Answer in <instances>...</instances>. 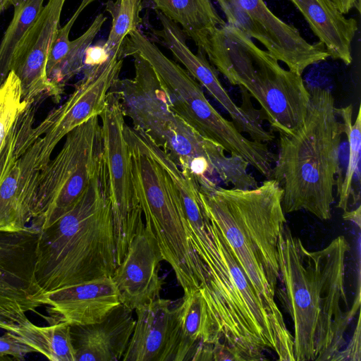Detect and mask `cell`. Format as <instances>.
I'll list each match as a JSON object with an SVG mask.
<instances>
[{"label":"cell","mask_w":361,"mask_h":361,"mask_svg":"<svg viewBox=\"0 0 361 361\" xmlns=\"http://www.w3.org/2000/svg\"><path fill=\"white\" fill-rule=\"evenodd\" d=\"M107 18L99 13L87 30L77 39L71 41L67 54L56 69L48 78L61 99L68 81L82 72L87 49L92 45Z\"/></svg>","instance_id":"27"},{"label":"cell","mask_w":361,"mask_h":361,"mask_svg":"<svg viewBox=\"0 0 361 361\" xmlns=\"http://www.w3.org/2000/svg\"><path fill=\"white\" fill-rule=\"evenodd\" d=\"M190 238L202 264L201 290L224 343L238 350L262 340L259 296L203 208L186 214Z\"/></svg>","instance_id":"6"},{"label":"cell","mask_w":361,"mask_h":361,"mask_svg":"<svg viewBox=\"0 0 361 361\" xmlns=\"http://www.w3.org/2000/svg\"><path fill=\"white\" fill-rule=\"evenodd\" d=\"M123 61V59H109L102 65L84 68L82 78L68 98L35 127L38 136L31 145V150L37 173L49 162L63 137L90 118L99 116L111 88L119 79Z\"/></svg>","instance_id":"11"},{"label":"cell","mask_w":361,"mask_h":361,"mask_svg":"<svg viewBox=\"0 0 361 361\" xmlns=\"http://www.w3.org/2000/svg\"><path fill=\"white\" fill-rule=\"evenodd\" d=\"M57 154L40 171L30 226L44 230L70 211L104 171L99 116L71 131Z\"/></svg>","instance_id":"9"},{"label":"cell","mask_w":361,"mask_h":361,"mask_svg":"<svg viewBox=\"0 0 361 361\" xmlns=\"http://www.w3.org/2000/svg\"><path fill=\"white\" fill-rule=\"evenodd\" d=\"M133 312L120 304L101 322L71 326L76 361L121 360L135 324Z\"/></svg>","instance_id":"19"},{"label":"cell","mask_w":361,"mask_h":361,"mask_svg":"<svg viewBox=\"0 0 361 361\" xmlns=\"http://www.w3.org/2000/svg\"><path fill=\"white\" fill-rule=\"evenodd\" d=\"M15 0H0V14L10 5H13Z\"/></svg>","instance_id":"33"},{"label":"cell","mask_w":361,"mask_h":361,"mask_svg":"<svg viewBox=\"0 0 361 361\" xmlns=\"http://www.w3.org/2000/svg\"><path fill=\"white\" fill-rule=\"evenodd\" d=\"M0 329L49 360L76 361L71 326L67 324L40 326L26 317L18 322L0 320Z\"/></svg>","instance_id":"24"},{"label":"cell","mask_w":361,"mask_h":361,"mask_svg":"<svg viewBox=\"0 0 361 361\" xmlns=\"http://www.w3.org/2000/svg\"><path fill=\"white\" fill-rule=\"evenodd\" d=\"M350 245L339 235L310 251L286 224L279 238L280 276L276 295L294 327L295 361H336L360 307V290L349 308L345 288Z\"/></svg>","instance_id":"1"},{"label":"cell","mask_w":361,"mask_h":361,"mask_svg":"<svg viewBox=\"0 0 361 361\" xmlns=\"http://www.w3.org/2000/svg\"><path fill=\"white\" fill-rule=\"evenodd\" d=\"M216 1L228 24L259 41L276 59L298 75L329 57L321 42H307L295 27L276 16L264 0Z\"/></svg>","instance_id":"12"},{"label":"cell","mask_w":361,"mask_h":361,"mask_svg":"<svg viewBox=\"0 0 361 361\" xmlns=\"http://www.w3.org/2000/svg\"><path fill=\"white\" fill-rule=\"evenodd\" d=\"M66 0H48L25 35L13 61L11 71L18 77L23 100L27 103L51 97L61 101L47 75L49 51L60 28Z\"/></svg>","instance_id":"15"},{"label":"cell","mask_w":361,"mask_h":361,"mask_svg":"<svg viewBox=\"0 0 361 361\" xmlns=\"http://www.w3.org/2000/svg\"><path fill=\"white\" fill-rule=\"evenodd\" d=\"M338 360H360V316H358L355 332L344 349L341 351Z\"/></svg>","instance_id":"31"},{"label":"cell","mask_w":361,"mask_h":361,"mask_svg":"<svg viewBox=\"0 0 361 361\" xmlns=\"http://www.w3.org/2000/svg\"><path fill=\"white\" fill-rule=\"evenodd\" d=\"M34 135V133H32V135ZM29 144H30V143L27 144V145H29ZM27 145H26V146H27ZM24 151H25V150H24ZM23 158H24V157H23ZM24 159H25V161L28 164V162L26 161V159H25V158H24ZM29 165H30V164H29ZM31 168H32V166H31ZM33 171H34V170H33Z\"/></svg>","instance_id":"36"},{"label":"cell","mask_w":361,"mask_h":361,"mask_svg":"<svg viewBox=\"0 0 361 361\" xmlns=\"http://www.w3.org/2000/svg\"><path fill=\"white\" fill-rule=\"evenodd\" d=\"M135 53L151 64L169 94L173 110L189 126L221 146L230 155L246 161L260 173L269 169L274 154L267 145L247 138L233 121L221 116L209 103L200 84L139 29L131 32L126 39L122 57Z\"/></svg>","instance_id":"8"},{"label":"cell","mask_w":361,"mask_h":361,"mask_svg":"<svg viewBox=\"0 0 361 361\" xmlns=\"http://www.w3.org/2000/svg\"><path fill=\"white\" fill-rule=\"evenodd\" d=\"M162 260L156 240L145 226L132 240L111 277L121 304L135 311L160 298L163 281L159 271Z\"/></svg>","instance_id":"17"},{"label":"cell","mask_w":361,"mask_h":361,"mask_svg":"<svg viewBox=\"0 0 361 361\" xmlns=\"http://www.w3.org/2000/svg\"><path fill=\"white\" fill-rule=\"evenodd\" d=\"M42 303L48 324L79 326L101 322L121 301L112 278L104 277L44 292Z\"/></svg>","instance_id":"16"},{"label":"cell","mask_w":361,"mask_h":361,"mask_svg":"<svg viewBox=\"0 0 361 361\" xmlns=\"http://www.w3.org/2000/svg\"><path fill=\"white\" fill-rule=\"evenodd\" d=\"M223 339L200 289L174 305L166 361H200L205 349Z\"/></svg>","instance_id":"18"},{"label":"cell","mask_w":361,"mask_h":361,"mask_svg":"<svg viewBox=\"0 0 361 361\" xmlns=\"http://www.w3.org/2000/svg\"><path fill=\"white\" fill-rule=\"evenodd\" d=\"M44 0H15L13 18L0 44V87L11 71L16 54L44 7Z\"/></svg>","instance_id":"25"},{"label":"cell","mask_w":361,"mask_h":361,"mask_svg":"<svg viewBox=\"0 0 361 361\" xmlns=\"http://www.w3.org/2000/svg\"><path fill=\"white\" fill-rule=\"evenodd\" d=\"M19 155L12 127L0 152V231L3 232L22 231L32 220L20 198Z\"/></svg>","instance_id":"23"},{"label":"cell","mask_w":361,"mask_h":361,"mask_svg":"<svg viewBox=\"0 0 361 361\" xmlns=\"http://www.w3.org/2000/svg\"><path fill=\"white\" fill-rule=\"evenodd\" d=\"M143 8L152 6L150 0H142Z\"/></svg>","instance_id":"34"},{"label":"cell","mask_w":361,"mask_h":361,"mask_svg":"<svg viewBox=\"0 0 361 361\" xmlns=\"http://www.w3.org/2000/svg\"><path fill=\"white\" fill-rule=\"evenodd\" d=\"M33 137L36 138V137H35L34 135H33V136H32V138H33ZM31 141H32V140H31ZM28 145H27V146H26V147H27ZM25 149H26V148H25ZM24 152H25V151H24ZM23 157H25V159L27 160V161L29 163V164L32 166V165L30 164V161H29L27 160V159L24 156V152H23ZM32 169H33V168H32ZM37 176H38V175H37Z\"/></svg>","instance_id":"35"},{"label":"cell","mask_w":361,"mask_h":361,"mask_svg":"<svg viewBox=\"0 0 361 361\" xmlns=\"http://www.w3.org/2000/svg\"><path fill=\"white\" fill-rule=\"evenodd\" d=\"M173 302L159 298L135 310L134 330L123 361H166L173 322Z\"/></svg>","instance_id":"20"},{"label":"cell","mask_w":361,"mask_h":361,"mask_svg":"<svg viewBox=\"0 0 361 361\" xmlns=\"http://www.w3.org/2000/svg\"><path fill=\"white\" fill-rule=\"evenodd\" d=\"M26 105L22 99L20 80L11 71L0 87V152L15 121Z\"/></svg>","instance_id":"29"},{"label":"cell","mask_w":361,"mask_h":361,"mask_svg":"<svg viewBox=\"0 0 361 361\" xmlns=\"http://www.w3.org/2000/svg\"><path fill=\"white\" fill-rule=\"evenodd\" d=\"M124 116L118 94L113 87L99 117L117 266L126 256L133 238L145 228L142 212L133 185L130 154L124 134Z\"/></svg>","instance_id":"10"},{"label":"cell","mask_w":361,"mask_h":361,"mask_svg":"<svg viewBox=\"0 0 361 361\" xmlns=\"http://www.w3.org/2000/svg\"><path fill=\"white\" fill-rule=\"evenodd\" d=\"M116 267L113 214L104 169L70 211L39 231L35 276L47 292L112 277Z\"/></svg>","instance_id":"3"},{"label":"cell","mask_w":361,"mask_h":361,"mask_svg":"<svg viewBox=\"0 0 361 361\" xmlns=\"http://www.w3.org/2000/svg\"><path fill=\"white\" fill-rule=\"evenodd\" d=\"M302 13L329 57L350 65L357 20L346 18L331 0H289Z\"/></svg>","instance_id":"21"},{"label":"cell","mask_w":361,"mask_h":361,"mask_svg":"<svg viewBox=\"0 0 361 361\" xmlns=\"http://www.w3.org/2000/svg\"><path fill=\"white\" fill-rule=\"evenodd\" d=\"M309 92L302 126L293 135L279 134L272 178L283 190L285 214L305 210L326 221L331 217L344 126L330 90L315 87Z\"/></svg>","instance_id":"4"},{"label":"cell","mask_w":361,"mask_h":361,"mask_svg":"<svg viewBox=\"0 0 361 361\" xmlns=\"http://www.w3.org/2000/svg\"><path fill=\"white\" fill-rule=\"evenodd\" d=\"M156 13L161 29L154 30V35L162 39L163 44L188 73L228 112L237 128L248 134L253 140L263 143L271 142L274 135L263 127L259 114L250 107V104L238 106L222 86L217 71L207 61L206 55L200 51L193 53L186 44L187 37L181 28L159 11H156Z\"/></svg>","instance_id":"14"},{"label":"cell","mask_w":361,"mask_h":361,"mask_svg":"<svg viewBox=\"0 0 361 361\" xmlns=\"http://www.w3.org/2000/svg\"><path fill=\"white\" fill-rule=\"evenodd\" d=\"M153 8L177 24L204 54L215 30L226 24L211 0H150Z\"/></svg>","instance_id":"22"},{"label":"cell","mask_w":361,"mask_h":361,"mask_svg":"<svg viewBox=\"0 0 361 361\" xmlns=\"http://www.w3.org/2000/svg\"><path fill=\"white\" fill-rule=\"evenodd\" d=\"M124 134L130 150L134 192L145 228L156 240L163 260L173 269L184 294L204 288L202 264L190 242L188 219L178 190L146 149L137 130L126 123Z\"/></svg>","instance_id":"7"},{"label":"cell","mask_w":361,"mask_h":361,"mask_svg":"<svg viewBox=\"0 0 361 361\" xmlns=\"http://www.w3.org/2000/svg\"><path fill=\"white\" fill-rule=\"evenodd\" d=\"M104 42L102 43L100 42L94 45H90L87 49L84 57L82 70L102 65L109 59V56L104 47Z\"/></svg>","instance_id":"30"},{"label":"cell","mask_w":361,"mask_h":361,"mask_svg":"<svg viewBox=\"0 0 361 361\" xmlns=\"http://www.w3.org/2000/svg\"><path fill=\"white\" fill-rule=\"evenodd\" d=\"M202 206L253 288L274 312L280 269L279 242L286 224L283 190L273 178L257 187L198 189Z\"/></svg>","instance_id":"2"},{"label":"cell","mask_w":361,"mask_h":361,"mask_svg":"<svg viewBox=\"0 0 361 361\" xmlns=\"http://www.w3.org/2000/svg\"><path fill=\"white\" fill-rule=\"evenodd\" d=\"M343 218L346 221L353 222L357 227L361 226V207L359 205L357 208L352 211H345L343 213Z\"/></svg>","instance_id":"32"},{"label":"cell","mask_w":361,"mask_h":361,"mask_svg":"<svg viewBox=\"0 0 361 361\" xmlns=\"http://www.w3.org/2000/svg\"><path fill=\"white\" fill-rule=\"evenodd\" d=\"M38 233L30 225L20 231H0V320L18 322L43 306L44 291L35 276Z\"/></svg>","instance_id":"13"},{"label":"cell","mask_w":361,"mask_h":361,"mask_svg":"<svg viewBox=\"0 0 361 361\" xmlns=\"http://www.w3.org/2000/svg\"><path fill=\"white\" fill-rule=\"evenodd\" d=\"M142 8V0H109L105 3V11L111 16V29L104 42L109 59L122 58L123 43L131 32L138 29Z\"/></svg>","instance_id":"26"},{"label":"cell","mask_w":361,"mask_h":361,"mask_svg":"<svg viewBox=\"0 0 361 361\" xmlns=\"http://www.w3.org/2000/svg\"><path fill=\"white\" fill-rule=\"evenodd\" d=\"M205 55L230 84L254 97L274 130L293 135L302 126L310 94L302 76L283 68L241 30L227 23L217 28Z\"/></svg>","instance_id":"5"},{"label":"cell","mask_w":361,"mask_h":361,"mask_svg":"<svg viewBox=\"0 0 361 361\" xmlns=\"http://www.w3.org/2000/svg\"><path fill=\"white\" fill-rule=\"evenodd\" d=\"M337 113L342 118L349 145V157L344 178L338 183L337 192L338 203L337 207L344 212L348 209L350 198L353 195L352 183L357 173L361 151V106H359L355 123H352L353 106L351 104L337 108Z\"/></svg>","instance_id":"28"}]
</instances>
